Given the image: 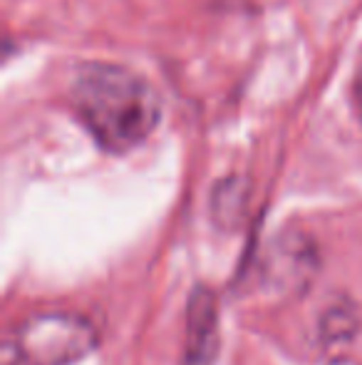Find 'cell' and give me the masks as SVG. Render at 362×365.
<instances>
[{"label": "cell", "instance_id": "obj_1", "mask_svg": "<svg viewBox=\"0 0 362 365\" xmlns=\"http://www.w3.org/2000/svg\"><path fill=\"white\" fill-rule=\"evenodd\" d=\"M70 95L95 142L112 154L139 147L161 120V100L154 87L117 63L80 65Z\"/></svg>", "mask_w": 362, "mask_h": 365}, {"label": "cell", "instance_id": "obj_2", "mask_svg": "<svg viewBox=\"0 0 362 365\" xmlns=\"http://www.w3.org/2000/svg\"><path fill=\"white\" fill-rule=\"evenodd\" d=\"M95 348L97 331L85 316L45 311L23 318L5 333L0 365H75Z\"/></svg>", "mask_w": 362, "mask_h": 365}, {"label": "cell", "instance_id": "obj_6", "mask_svg": "<svg viewBox=\"0 0 362 365\" xmlns=\"http://www.w3.org/2000/svg\"><path fill=\"white\" fill-rule=\"evenodd\" d=\"M328 365H360V363L350 361V358H335V361H333V363H328Z\"/></svg>", "mask_w": 362, "mask_h": 365}, {"label": "cell", "instance_id": "obj_5", "mask_svg": "<svg viewBox=\"0 0 362 365\" xmlns=\"http://www.w3.org/2000/svg\"><path fill=\"white\" fill-rule=\"evenodd\" d=\"M355 100H358V107L362 112V58L358 63V75H355Z\"/></svg>", "mask_w": 362, "mask_h": 365}, {"label": "cell", "instance_id": "obj_4", "mask_svg": "<svg viewBox=\"0 0 362 365\" xmlns=\"http://www.w3.org/2000/svg\"><path fill=\"white\" fill-rule=\"evenodd\" d=\"M313 266V251L300 239L280 241V246H275L266 261L268 279L278 286H293L298 281H305Z\"/></svg>", "mask_w": 362, "mask_h": 365}, {"label": "cell", "instance_id": "obj_3", "mask_svg": "<svg viewBox=\"0 0 362 365\" xmlns=\"http://www.w3.org/2000/svg\"><path fill=\"white\" fill-rule=\"evenodd\" d=\"M216 353V306L208 291L198 289L188 306V333L183 365H211Z\"/></svg>", "mask_w": 362, "mask_h": 365}]
</instances>
